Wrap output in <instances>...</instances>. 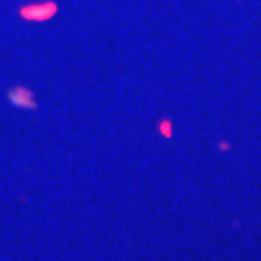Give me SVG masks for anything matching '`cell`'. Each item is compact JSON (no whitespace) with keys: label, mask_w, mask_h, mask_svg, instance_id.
Wrapping results in <instances>:
<instances>
[{"label":"cell","mask_w":261,"mask_h":261,"mask_svg":"<svg viewBox=\"0 0 261 261\" xmlns=\"http://www.w3.org/2000/svg\"><path fill=\"white\" fill-rule=\"evenodd\" d=\"M19 91V97L16 95H10L12 97V101L16 105H23V107H28V109H33L35 105H33V99H31V93H29L28 89H18Z\"/></svg>","instance_id":"6da1fadb"},{"label":"cell","mask_w":261,"mask_h":261,"mask_svg":"<svg viewBox=\"0 0 261 261\" xmlns=\"http://www.w3.org/2000/svg\"><path fill=\"white\" fill-rule=\"evenodd\" d=\"M159 132H161L163 138H170V134H172V124H170V120H161Z\"/></svg>","instance_id":"7a4b0ae2"}]
</instances>
